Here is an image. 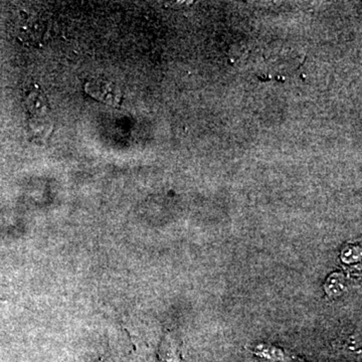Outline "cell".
I'll return each instance as SVG.
<instances>
[{
    "instance_id": "cell-1",
    "label": "cell",
    "mask_w": 362,
    "mask_h": 362,
    "mask_svg": "<svg viewBox=\"0 0 362 362\" xmlns=\"http://www.w3.org/2000/svg\"><path fill=\"white\" fill-rule=\"evenodd\" d=\"M26 107L30 113V124L33 134L42 139L49 137L54 128V120L44 92L33 90L26 98Z\"/></svg>"
},
{
    "instance_id": "cell-2",
    "label": "cell",
    "mask_w": 362,
    "mask_h": 362,
    "mask_svg": "<svg viewBox=\"0 0 362 362\" xmlns=\"http://www.w3.org/2000/svg\"><path fill=\"white\" fill-rule=\"evenodd\" d=\"M88 94L104 103L117 106L120 102L121 95L113 83L103 80H93L86 85Z\"/></svg>"
},
{
    "instance_id": "cell-3",
    "label": "cell",
    "mask_w": 362,
    "mask_h": 362,
    "mask_svg": "<svg viewBox=\"0 0 362 362\" xmlns=\"http://www.w3.org/2000/svg\"><path fill=\"white\" fill-rule=\"evenodd\" d=\"M21 37L26 42L35 45L40 42L44 37L45 25L40 18L33 16L32 18H26L23 20L21 26Z\"/></svg>"
}]
</instances>
